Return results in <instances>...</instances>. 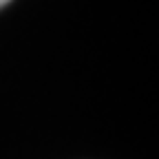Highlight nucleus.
<instances>
[{
    "label": "nucleus",
    "mask_w": 159,
    "mask_h": 159,
    "mask_svg": "<svg viewBox=\"0 0 159 159\" xmlns=\"http://www.w3.org/2000/svg\"><path fill=\"white\" fill-rule=\"evenodd\" d=\"M7 2H9V0H0V7H5Z\"/></svg>",
    "instance_id": "nucleus-1"
}]
</instances>
